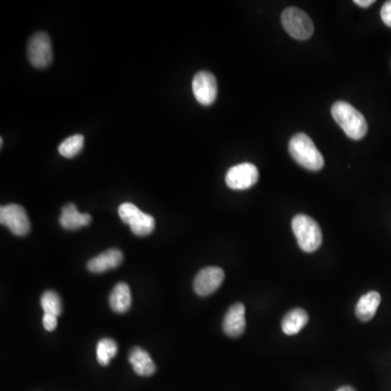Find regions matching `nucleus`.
<instances>
[{
	"label": "nucleus",
	"mask_w": 391,
	"mask_h": 391,
	"mask_svg": "<svg viewBox=\"0 0 391 391\" xmlns=\"http://www.w3.org/2000/svg\"><path fill=\"white\" fill-rule=\"evenodd\" d=\"M0 223L17 236L28 235L31 229V223L26 211L21 205L16 203L0 207Z\"/></svg>",
	"instance_id": "7"
},
{
	"label": "nucleus",
	"mask_w": 391,
	"mask_h": 391,
	"mask_svg": "<svg viewBox=\"0 0 391 391\" xmlns=\"http://www.w3.org/2000/svg\"><path fill=\"white\" fill-rule=\"evenodd\" d=\"M128 361L132 364L135 373L139 376H151L156 372V366L148 352L139 347H135L131 350Z\"/></svg>",
	"instance_id": "14"
},
{
	"label": "nucleus",
	"mask_w": 391,
	"mask_h": 391,
	"mask_svg": "<svg viewBox=\"0 0 391 391\" xmlns=\"http://www.w3.org/2000/svg\"><path fill=\"white\" fill-rule=\"evenodd\" d=\"M28 58L35 68H47L52 61V45L49 36L38 32L30 38L28 44Z\"/></svg>",
	"instance_id": "6"
},
{
	"label": "nucleus",
	"mask_w": 391,
	"mask_h": 391,
	"mask_svg": "<svg viewBox=\"0 0 391 391\" xmlns=\"http://www.w3.org/2000/svg\"><path fill=\"white\" fill-rule=\"evenodd\" d=\"M119 215L125 224L130 225L133 234L147 236L155 229V219L151 215L139 210L136 205L124 203L119 207Z\"/></svg>",
	"instance_id": "5"
},
{
	"label": "nucleus",
	"mask_w": 391,
	"mask_h": 391,
	"mask_svg": "<svg viewBox=\"0 0 391 391\" xmlns=\"http://www.w3.org/2000/svg\"><path fill=\"white\" fill-rule=\"evenodd\" d=\"M193 92L196 100L203 106H211L217 100V78L212 73L200 71L193 76Z\"/></svg>",
	"instance_id": "9"
},
{
	"label": "nucleus",
	"mask_w": 391,
	"mask_h": 391,
	"mask_svg": "<svg viewBox=\"0 0 391 391\" xmlns=\"http://www.w3.org/2000/svg\"><path fill=\"white\" fill-rule=\"evenodd\" d=\"M111 309L116 313H125L130 310L132 304V297H131V290L126 283H119L114 286L111 291L110 298Z\"/></svg>",
	"instance_id": "16"
},
{
	"label": "nucleus",
	"mask_w": 391,
	"mask_h": 391,
	"mask_svg": "<svg viewBox=\"0 0 391 391\" xmlns=\"http://www.w3.org/2000/svg\"><path fill=\"white\" fill-rule=\"evenodd\" d=\"M308 322H309V315L303 309H294L284 316L282 320V330L288 336H292L298 334Z\"/></svg>",
	"instance_id": "17"
},
{
	"label": "nucleus",
	"mask_w": 391,
	"mask_h": 391,
	"mask_svg": "<svg viewBox=\"0 0 391 391\" xmlns=\"http://www.w3.org/2000/svg\"><path fill=\"white\" fill-rule=\"evenodd\" d=\"M224 271L217 267H207L196 275L193 289L201 297L212 295L224 281Z\"/></svg>",
	"instance_id": "10"
},
{
	"label": "nucleus",
	"mask_w": 391,
	"mask_h": 391,
	"mask_svg": "<svg viewBox=\"0 0 391 391\" xmlns=\"http://www.w3.org/2000/svg\"><path fill=\"white\" fill-rule=\"evenodd\" d=\"M40 304H42L45 314H52L54 316H59L61 314V300L57 292L52 291V290L44 292L42 299H40Z\"/></svg>",
	"instance_id": "20"
},
{
	"label": "nucleus",
	"mask_w": 391,
	"mask_h": 391,
	"mask_svg": "<svg viewBox=\"0 0 391 391\" xmlns=\"http://www.w3.org/2000/svg\"><path fill=\"white\" fill-rule=\"evenodd\" d=\"M84 148V136L80 134L72 135L60 144L59 153L64 158L71 159L78 156Z\"/></svg>",
	"instance_id": "19"
},
{
	"label": "nucleus",
	"mask_w": 391,
	"mask_h": 391,
	"mask_svg": "<svg viewBox=\"0 0 391 391\" xmlns=\"http://www.w3.org/2000/svg\"><path fill=\"white\" fill-rule=\"evenodd\" d=\"M292 231L298 245L306 253H314L323 241L320 225L312 217L306 215H296L291 222Z\"/></svg>",
	"instance_id": "3"
},
{
	"label": "nucleus",
	"mask_w": 391,
	"mask_h": 391,
	"mask_svg": "<svg viewBox=\"0 0 391 391\" xmlns=\"http://www.w3.org/2000/svg\"><path fill=\"white\" fill-rule=\"evenodd\" d=\"M289 152L296 162L306 170L320 171L323 169V156L316 148L313 140L303 133L296 134L290 139Z\"/></svg>",
	"instance_id": "2"
},
{
	"label": "nucleus",
	"mask_w": 391,
	"mask_h": 391,
	"mask_svg": "<svg viewBox=\"0 0 391 391\" xmlns=\"http://www.w3.org/2000/svg\"><path fill=\"white\" fill-rule=\"evenodd\" d=\"M58 316L52 315V314H45L43 318L44 327L48 332H52L56 330L58 325Z\"/></svg>",
	"instance_id": "21"
},
{
	"label": "nucleus",
	"mask_w": 391,
	"mask_h": 391,
	"mask_svg": "<svg viewBox=\"0 0 391 391\" xmlns=\"http://www.w3.org/2000/svg\"><path fill=\"white\" fill-rule=\"evenodd\" d=\"M337 391H356V389L352 388V387L350 386H344L340 387V388L338 389Z\"/></svg>",
	"instance_id": "24"
},
{
	"label": "nucleus",
	"mask_w": 391,
	"mask_h": 391,
	"mask_svg": "<svg viewBox=\"0 0 391 391\" xmlns=\"http://www.w3.org/2000/svg\"><path fill=\"white\" fill-rule=\"evenodd\" d=\"M118 354V344L110 338H104L97 344V360L100 366H107L110 364L111 359Z\"/></svg>",
	"instance_id": "18"
},
{
	"label": "nucleus",
	"mask_w": 391,
	"mask_h": 391,
	"mask_svg": "<svg viewBox=\"0 0 391 391\" xmlns=\"http://www.w3.org/2000/svg\"><path fill=\"white\" fill-rule=\"evenodd\" d=\"M332 116L349 138L360 140L368 133L366 118L348 102H335L332 107Z\"/></svg>",
	"instance_id": "1"
},
{
	"label": "nucleus",
	"mask_w": 391,
	"mask_h": 391,
	"mask_svg": "<svg viewBox=\"0 0 391 391\" xmlns=\"http://www.w3.org/2000/svg\"><path fill=\"white\" fill-rule=\"evenodd\" d=\"M123 261V253L121 250L109 249L104 251L102 255H97L88 261V269L92 273L100 274L109 271V270L116 269Z\"/></svg>",
	"instance_id": "12"
},
{
	"label": "nucleus",
	"mask_w": 391,
	"mask_h": 391,
	"mask_svg": "<svg viewBox=\"0 0 391 391\" xmlns=\"http://www.w3.org/2000/svg\"><path fill=\"white\" fill-rule=\"evenodd\" d=\"M259 181V171L253 163H241L231 167L225 176L227 186L235 191H245L255 186Z\"/></svg>",
	"instance_id": "8"
},
{
	"label": "nucleus",
	"mask_w": 391,
	"mask_h": 391,
	"mask_svg": "<svg viewBox=\"0 0 391 391\" xmlns=\"http://www.w3.org/2000/svg\"><path fill=\"white\" fill-rule=\"evenodd\" d=\"M380 294L377 291H370L362 296L356 306V315L362 322H368L374 318L377 309L380 304Z\"/></svg>",
	"instance_id": "15"
},
{
	"label": "nucleus",
	"mask_w": 391,
	"mask_h": 391,
	"mask_svg": "<svg viewBox=\"0 0 391 391\" xmlns=\"http://www.w3.org/2000/svg\"><path fill=\"white\" fill-rule=\"evenodd\" d=\"M374 0H354V4L358 5L359 7L368 8L374 4Z\"/></svg>",
	"instance_id": "23"
},
{
	"label": "nucleus",
	"mask_w": 391,
	"mask_h": 391,
	"mask_svg": "<svg viewBox=\"0 0 391 391\" xmlns=\"http://www.w3.org/2000/svg\"><path fill=\"white\" fill-rule=\"evenodd\" d=\"M59 222L60 225L66 231H76L90 225L92 217L88 213L78 212L74 203H68L62 207Z\"/></svg>",
	"instance_id": "13"
},
{
	"label": "nucleus",
	"mask_w": 391,
	"mask_h": 391,
	"mask_svg": "<svg viewBox=\"0 0 391 391\" xmlns=\"http://www.w3.org/2000/svg\"><path fill=\"white\" fill-rule=\"evenodd\" d=\"M245 306L235 303L229 308L223 320V330L229 337H239L246 330Z\"/></svg>",
	"instance_id": "11"
},
{
	"label": "nucleus",
	"mask_w": 391,
	"mask_h": 391,
	"mask_svg": "<svg viewBox=\"0 0 391 391\" xmlns=\"http://www.w3.org/2000/svg\"><path fill=\"white\" fill-rule=\"evenodd\" d=\"M380 17H382L383 22L391 28V0L386 1L383 6L382 10H380Z\"/></svg>",
	"instance_id": "22"
},
{
	"label": "nucleus",
	"mask_w": 391,
	"mask_h": 391,
	"mask_svg": "<svg viewBox=\"0 0 391 391\" xmlns=\"http://www.w3.org/2000/svg\"><path fill=\"white\" fill-rule=\"evenodd\" d=\"M282 24L285 31L295 40H309L313 35V22L299 8H287L282 15Z\"/></svg>",
	"instance_id": "4"
}]
</instances>
